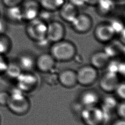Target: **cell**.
<instances>
[{"instance_id": "1", "label": "cell", "mask_w": 125, "mask_h": 125, "mask_svg": "<svg viewBox=\"0 0 125 125\" xmlns=\"http://www.w3.org/2000/svg\"><path fill=\"white\" fill-rule=\"evenodd\" d=\"M8 91L10 94V100L6 106L9 110L18 116L26 114L30 110L31 104L25 93L16 86Z\"/></svg>"}, {"instance_id": "2", "label": "cell", "mask_w": 125, "mask_h": 125, "mask_svg": "<svg viewBox=\"0 0 125 125\" xmlns=\"http://www.w3.org/2000/svg\"><path fill=\"white\" fill-rule=\"evenodd\" d=\"M49 53L56 62H66L74 59L77 55V48L72 42L63 39L51 43Z\"/></svg>"}, {"instance_id": "3", "label": "cell", "mask_w": 125, "mask_h": 125, "mask_svg": "<svg viewBox=\"0 0 125 125\" xmlns=\"http://www.w3.org/2000/svg\"><path fill=\"white\" fill-rule=\"evenodd\" d=\"M26 23L25 34L33 42H37L46 38L47 23L38 18Z\"/></svg>"}, {"instance_id": "4", "label": "cell", "mask_w": 125, "mask_h": 125, "mask_svg": "<svg viewBox=\"0 0 125 125\" xmlns=\"http://www.w3.org/2000/svg\"><path fill=\"white\" fill-rule=\"evenodd\" d=\"M81 118L85 125H101L106 119V115L101 107L97 106L84 107Z\"/></svg>"}, {"instance_id": "5", "label": "cell", "mask_w": 125, "mask_h": 125, "mask_svg": "<svg viewBox=\"0 0 125 125\" xmlns=\"http://www.w3.org/2000/svg\"><path fill=\"white\" fill-rule=\"evenodd\" d=\"M77 83L83 86H89L94 84L98 80V71L90 64L83 65L76 71Z\"/></svg>"}, {"instance_id": "6", "label": "cell", "mask_w": 125, "mask_h": 125, "mask_svg": "<svg viewBox=\"0 0 125 125\" xmlns=\"http://www.w3.org/2000/svg\"><path fill=\"white\" fill-rule=\"evenodd\" d=\"M15 82L16 86L24 93L34 90L39 84L38 78L32 71H22Z\"/></svg>"}, {"instance_id": "7", "label": "cell", "mask_w": 125, "mask_h": 125, "mask_svg": "<svg viewBox=\"0 0 125 125\" xmlns=\"http://www.w3.org/2000/svg\"><path fill=\"white\" fill-rule=\"evenodd\" d=\"M65 33V27L61 21L54 20L47 23L46 38L51 43L64 39Z\"/></svg>"}, {"instance_id": "8", "label": "cell", "mask_w": 125, "mask_h": 125, "mask_svg": "<svg viewBox=\"0 0 125 125\" xmlns=\"http://www.w3.org/2000/svg\"><path fill=\"white\" fill-rule=\"evenodd\" d=\"M70 24L76 32L79 34H85L92 28L93 21L92 18L89 14L79 12Z\"/></svg>"}, {"instance_id": "9", "label": "cell", "mask_w": 125, "mask_h": 125, "mask_svg": "<svg viewBox=\"0 0 125 125\" xmlns=\"http://www.w3.org/2000/svg\"><path fill=\"white\" fill-rule=\"evenodd\" d=\"M94 36L97 41L106 44L113 40L116 35L109 22H104L96 26Z\"/></svg>"}, {"instance_id": "10", "label": "cell", "mask_w": 125, "mask_h": 125, "mask_svg": "<svg viewBox=\"0 0 125 125\" xmlns=\"http://www.w3.org/2000/svg\"><path fill=\"white\" fill-rule=\"evenodd\" d=\"M120 82L117 74L106 71L101 76L99 80V85L103 91L111 93L114 92Z\"/></svg>"}, {"instance_id": "11", "label": "cell", "mask_w": 125, "mask_h": 125, "mask_svg": "<svg viewBox=\"0 0 125 125\" xmlns=\"http://www.w3.org/2000/svg\"><path fill=\"white\" fill-rule=\"evenodd\" d=\"M21 5L24 22H28L38 17L41 9L38 0H25Z\"/></svg>"}, {"instance_id": "12", "label": "cell", "mask_w": 125, "mask_h": 125, "mask_svg": "<svg viewBox=\"0 0 125 125\" xmlns=\"http://www.w3.org/2000/svg\"><path fill=\"white\" fill-rule=\"evenodd\" d=\"M56 62V60L49 52L42 53L36 57L35 68L42 73H46L53 70Z\"/></svg>"}, {"instance_id": "13", "label": "cell", "mask_w": 125, "mask_h": 125, "mask_svg": "<svg viewBox=\"0 0 125 125\" xmlns=\"http://www.w3.org/2000/svg\"><path fill=\"white\" fill-rule=\"evenodd\" d=\"M100 101L99 93L93 89H88L83 91L79 99V103L83 107L97 106Z\"/></svg>"}, {"instance_id": "14", "label": "cell", "mask_w": 125, "mask_h": 125, "mask_svg": "<svg viewBox=\"0 0 125 125\" xmlns=\"http://www.w3.org/2000/svg\"><path fill=\"white\" fill-rule=\"evenodd\" d=\"M59 83L62 86L70 88L76 86L77 83L76 71L72 69H65L58 74Z\"/></svg>"}, {"instance_id": "15", "label": "cell", "mask_w": 125, "mask_h": 125, "mask_svg": "<svg viewBox=\"0 0 125 125\" xmlns=\"http://www.w3.org/2000/svg\"><path fill=\"white\" fill-rule=\"evenodd\" d=\"M8 23L20 24L24 22L21 5L4 7L2 17Z\"/></svg>"}, {"instance_id": "16", "label": "cell", "mask_w": 125, "mask_h": 125, "mask_svg": "<svg viewBox=\"0 0 125 125\" xmlns=\"http://www.w3.org/2000/svg\"><path fill=\"white\" fill-rule=\"evenodd\" d=\"M35 57L29 52H23L20 53L16 59V61L21 68L22 71H32L35 68Z\"/></svg>"}, {"instance_id": "17", "label": "cell", "mask_w": 125, "mask_h": 125, "mask_svg": "<svg viewBox=\"0 0 125 125\" xmlns=\"http://www.w3.org/2000/svg\"><path fill=\"white\" fill-rule=\"evenodd\" d=\"M60 17L65 22L70 23L79 14V8L66 1L58 10Z\"/></svg>"}, {"instance_id": "18", "label": "cell", "mask_w": 125, "mask_h": 125, "mask_svg": "<svg viewBox=\"0 0 125 125\" xmlns=\"http://www.w3.org/2000/svg\"><path fill=\"white\" fill-rule=\"evenodd\" d=\"M110 59L104 50L96 51L90 56V64L97 70L102 69L106 68Z\"/></svg>"}, {"instance_id": "19", "label": "cell", "mask_w": 125, "mask_h": 125, "mask_svg": "<svg viewBox=\"0 0 125 125\" xmlns=\"http://www.w3.org/2000/svg\"><path fill=\"white\" fill-rule=\"evenodd\" d=\"M110 59L118 57L124 52V44L120 41L118 42L113 40L106 43L103 50Z\"/></svg>"}, {"instance_id": "20", "label": "cell", "mask_w": 125, "mask_h": 125, "mask_svg": "<svg viewBox=\"0 0 125 125\" xmlns=\"http://www.w3.org/2000/svg\"><path fill=\"white\" fill-rule=\"evenodd\" d=\"M116 2L114 0H100L95 6L97 13L102 16L110 15L115 9Z\"/></svg>"}, {"instance_id": "21", "label": "cell", "mask_w": 125, "mask_h": 125, "mask_svg": "<svg viewBox=\"0 0 125 125\" xmlns=\"http://www.w3.org/2000/svg\"><path fill=\"white\" fill-rule=\"evenodd\" d=\"M22 72L16 60L9 61L6 69L2 76L8 80L15 81Z\"/></svg>"}, {"instance_id": "22", "label": "cell", "mask_w": 125, "mask_h": 125, "mask_svg": "<svg viewBox=\"0 0 125 125\" xmlns=\"http://www.w3.org/2000/svg\"><path fill=\"white\" fill-rule=\"evenodd\" d=\"M42 8L56 12L59 10L66 0H38Z\"/></svg>"}, {"instance_id": "23", "label": "cell", "mask_w": 125, "mask_h": 125, "mask_svg": "<svg viewBox=\"0 0 125 125\" xmlns=\"http://www.w3.org/2000/svg\"><path fill=\"white\" fill-rule=\"evenodd\" d=\"M12 47L10 38L6 34H0V55L6 56L10 52Z\"/></svg>"}, {"instance_id": "24", "label": "cell", "mask_w": 125, "mask_h": 125, "mask_svg": "<svg viewBox=\"0 0 125 125\" xmlns=\"http://www.w3.org/2000/svg\"><path fill=\"white\" fill-rule=\"evenodd\" d=\"M103 101L102 106L101 107L105 113L110 112L112 109H115L117 102L113 97H105Z\"/></svg>"}, {"instance_id": "25", "label": "cell", "mask_w": 125, "mask_h": 125, "mask_svg": "<svg viewBox=\"0 0 125 125\" xmlns=\"http://www.w3.org/2000/svg\"><path fill=\"white\" fill-rule=\"evenodd\" d=\"M108 22L113 28L116 35H118L121 32L125 31L124 23L120 19L113 18Z\"/></svg>"}, {"instance_id": "26", "label": "cell", "mask_w": 125, "mask_h": 125, "mask_svg": "<svg viewBox=\"0 0 125 125\" xmlns=\"http://www.w3.org/2000/svg\"><path fill=\"white\" fill-rule=\"evenodd\" d=\"M55 12H52L41 8L38 18L48 23L51 21L55 20Z\"/></svg>"}, {"instance_id": "27", "label": "cell", "mask_w": 125, "mask_h": 125, "mask_svg": "<svg viewBox=\"0 0 125 125\" xmlns=\"http://www.w3.org/2000/svg\"><path fill=\"white\" fill-rule=\"evenodd\" d=\"M10 100V94L8 90L0 91V105L6 106Z\"/></svg>"}, {"instance_id": "28", "label": "cell", "mask_w": 125, "mask_h": 125, "mask_svg": "<svg viewBox=\"0 0 125 125\" xmlns=\"http://www.w3.org/2000/svg\"><path fill=\"white\" fill-rule=\"evenodd\" d=\"M117 96L124 100L125 97V84L124 82H120L116 87L114 92Z\"/></svg>"}, {"instance_id": "29", "label": "cell", "mask_w": 125, "mask_h": 125, "mask_svg": "<svg viewBox=\"0 0 125 125\" xmlns=\"http://www.w3.org/2000/svg\"><path fill=\"white\" fill-rule=\"evenodd\" d=\"M115 109L120 118L124 119L125 115V104L124 100L117 103Z\"/></svg>"}, {"instance_id": "30", "label": "cell", "mask_w": 125, "mask_h": 125, "mask_svg": "<svg viewBox=\"0 0 125 125\" xmlns=\"http://www.w3.org/2000/svg\"><path fill=\"white\" fill-rule=\"evenodd\" d=\"M1 4L4 7L19 6L21 4L23 0H0Z\"/></svg>"}, {"instance_id": "31", "label": "cell", "mask_w": 125, "mask_h": 125, "mask_svg": "<svg viewBox=\"0 0 125 125\" xmlns=\"http://www.w3.org/2000/svg\"><path fill=\"white\" fill-rule=\"evenodd\" d=\"M9 60L6 56L0 55V76H2L8 65Z\"/></svg>"}, {"instance_id": "32", "label": "cell", "mask_w": 125, "mask_h": 125, "mask_svg": "<svg viewBox=\"0 0 125 125\" xmlns=\"http://www.w3.org/2000/svg\"><path fill=\"white\" fill-rule=\"evenodd\" d=\"M8 24L3 17H0V34H6L8 30Z\"/></svg>"}, {"instance_id": "33", "label": "cell", "mask_w": 125, "mask_h": 125, "mask_svg": "<svg viewBox=\"0 0 125 125\" xmlns=\"http://www.w3.org/2000/svg\"><path fill=\"white\" fill-rule=\"evenodd\" d=\"M69 2L78 8L83 7L86 5L85 0H67Z\"/></svg>"}, {"instance_id": "34", "label": "cell", "mask_w": 125, "mask_h": 125, "mask_svg": "<svg viewBox=\"0 0 125 125\" xmlns=\"http://www.w3.org/2000/svg\"><path fill=\"white\" fill-rule=\"evenodd\" d=\"M87 5L95 6L100 0H85Z\"/></svg>"}, {"instance_id": "35", "label": "cell", "mask_w": 125, "mask_h": 125, "mask_svg": "<svg viewBox=\"0 0 125 125\" xmlns=\"http://www.w3.org/2000/svg\"><path fill=\"white\" fill-rule=\"evenodd\" d=\"M112 125H125V121L124 119L119 118L115 121Z\"/></svg>"}, {"instance_id": "36", "label": "cell", "mask_w": 125, "mask_h": 125, "mask_svg": "<svg viewBox=\"0 0 125 125\" xmlns=\"http://www.w3.org/2000/svg\"><path fill=\"white\" fill-rule=\"evenodd\" d=\"M116 1H119V2H122V1H124L125 0H114Z\"/></svg>"}, {"instance_id": "37", "label": "cell", "mask_w": 125, "mask_h": 125, "mask_svg": "<svg viewBox=\"0 0 125 125\" xmlns=\"http://www.w3.org/2000/svg\"><path fill=\"white\" fill-rule=\"evenodd\" d=\"M1 16H0V17Z\"/></svg>"}, {"instance_id": "38", "label": "cell", "mask_w": 125, "mask_h": 125, "mask_svg": "<svg viewBox=\"0 0 125 125\" xmlns=\"http://www.w3.org/2000/svg\"></svg>"}]
</instances>
